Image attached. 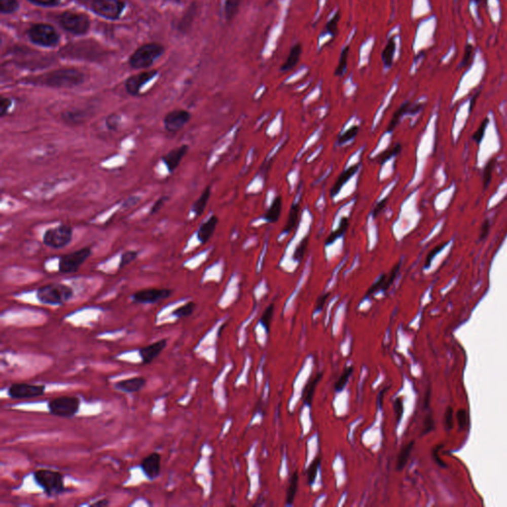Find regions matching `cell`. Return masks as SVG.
<instances>
[{"label": "cell", "instance_id": "cell-1", "mask_svg": "<svg viewBox=\"0 0 507 507\" xmlns=\"http://www.w3.org/2000/svg\"><path fill=\"white\" fill-rule=\"evenodd\" d=\"M85 82L83 73L75 68L57 69L36 79L33 83L53 88H73Z\"/></svg>", "mask_w": 507, "mask_h": 507}, {"label": "cell", "instance_id": "cell-2", "mask_svg": "<svg viewBox=\"0 0 507 507\" xmlns=\"http://www.w3.org/2000/svg\"><path fill=\"white\" fill-rule=\"evenodd\" d=\"M37 299L47 305H63L74 296V289L63 283H50L37 291Z\"/></svg>", "mask_w": 507, "mask_h": 507}, {"label": "cell", "instance_id": "cell-3", "mask_svg": "<svg viewBox=\"0 0 507 507\" xmlns=\"http://www.w3.org/2000/svg\"><path fill=\"white\" fill-rule=\"evenodd\" d=\"M35 483L48 496H56L64 491L63 476L52 469H38L33 474Z\"/></svg>", "mask_w": 507, "mask_h": 507}, {"label": "cell", "instance_id": "cell-4", "mask_svg": "<svg viewBox=\"0 0 507 507\" xmlns=\"http://www.w3.org/2000/svg\"><path fill=\"white\" fill-rule=\"evenodd\" d=\"M165 48L157 43H150L140 47L130 58L129 63L134 68H146L152 65L154 62L159 59Z\"/></svg>", "mask_w": 507, "mask_h": 507}, {"label": "cell", "instance_id": "cell-5", "mask_svg": "<svg viewBox=\"0 0 507 507\" xmlns=\"http://www.w3.org/2000/svg\"><path fill=\"white\" fill-rule=\"evenodd\" d=\"M73 233V227L66 224L49 228L43 235V243L51 249H62L70 244L74 236Z\"/></svg>", "mask_w": 507, "mask_h": 507}, {"label": "cell", "instance_id": "cell-6", "mask_svg": "<svg viewBox=\"0 0 507 507\" xmlns=\"http://www.w3.org/2000/svg\"><path fill=\"white\" fill-rule=\"evenodd\" d=\"M81 401L78 396H60L48 402L49 412L58 417L71 418L78 414Z\"/></svg>", "mask_w": 507, "mask_h": 507}, {"label": "cell", "instance_id": "cell-7", "mask_svg": "<svg viewBox=\"0 0 507 507\" xmlns=\"http://www.w3.org/2000/svg\"><path fill=\"white\" fill-rule=\"evenodd\" d=\"M91 254V249L85 247L75 252L63 255L59 260V272L63 275L77 273Z\"/></svg>", "mask_w": 507, "mask_h": 507}, {"label": "cell", "instance_id": "cell-8", "mask_svg": "<svg viewBox=\"0 0 507 507\" xmlns=\"http://www.w3.org/2000/svg\"><path fill=\"white\" fill-rule=\"evenodd\" d=\"M30 40L36 45L43 47H55L60 41V35L57 30L47 24H37L28 31Z\"/></svg>", "mask_w": 507, "mask_h": 507}, {"label": "cell", "instance_id": "cell-9", "mask_svg": "<svg viewBox=\"0 0 507 507\" xmlns=\"http://www.w3.org/2000/svg\"><path fill=\"white\" fill-rule=\"evenodd\" d=\"M60 24L64 30L76 35H84L90 27L89 18L85 14L75 12H64L60 17Z\"/></svg>", "mask_w": 507, "mask_h": 507}, {"label": "cell", "instance_id": "cell-10", "mask_svg": "<svg viewBox=\"0 0 507 507\" xmlns=\"http://www.w3.org/2000/svg\"><path fill=\"white\" fill-rule=\"evenodd\" d=\"M90 7L93 12L101 17L115 20L122 14L125 8V3L121 0H93Z\"/></svg>", "mask_w": 507, "mask_h": 507}, {"label": "cell", "instance_id": "cell-11", "mask_svg": "<svg viewBox=\"0 0 507 507\" xmlns=\"http://www.w3.org/2000/svg\"><path fill=\"white\" fill-rule=\"evenodd\" d=\"M46 392L45 385L16 382L9 386L7 394L12 400H31L42 396Z\"/></svg>", "mask_w": 507, "mask_h": 507}, {"label": "cell", "instance_id": "cell-12", "mask_svg": "<svg viewBox=\"0 0 507 507\" xmlns=\"http://www.w3.org/2000/svg\"><path fill=\"white\" fill-rule=\"evenodd\" d=\"M171 295L172 291L169 288H147L135 293L132 299L135 303L153 304L169 298Z\"/></svg>", "mask_w": 507, "mask_h": 507}, {"label": "cell", "instance_id": "cell-13", "mask_svg": "<svg viewBox=\"0 0 507 507\" xmlns=\"http://www.w3.org/2000/svg\"><path fill=\"white\" fill-rule=\"evenodd\" d=\"M191 118V114L185 109H175L166 114L164 118V127L169 133L178 132L187 125Z\"/></svg>", "mask_w": 507, "mask_h": 507}, {"label": "cell", "instance_id": "cell-14", "mask_svg": "<svg viewBox=\"0 0 507 507\" xmlns=\"http://www.w3.org/2000/svg\"><path fill=\"white\" fill-rule=\"evenodd\" d=\"M157 75H158L157 70H151L130 77L125 84L127 92L133 96L139 95L142 87L146 84H148L149 82H151L155 77H157Z\"/></svg>", "mask_w": 507, "mask_h": 507}, {"label": "cell", "instance_id": "cell-15", "mask_svg": "<svg viewBox=\"0 0 507 507\" xmlns=\"http://www.w3.org/2000/svg\"><path fill=\"white\" fill-rule=\"evenodd\" d=\"M168 341L167 339H162L160 341H157L151 345H148L146 347L140 348L138 350L139 357L141 358L143 365H148L153 363L155 359H157L164 349L167 347Z\"/></svg>", "mask_w": 507, "mask_h": 507}, {"label": "cell", "instance_id": "cell-16", "mask_svg": "<svg viewBox=\"0 0 507 507\" xmlns=\"http://www.w3.org/2000/svg\"><path fill=\"white\" fill-rule=\"evenodd\" d=\"M161 461L162 457L159 453H152L143 459L141 468L146 478L153 481L156 480L161 474Z\"/></svg>", "mask_w": 507, "mask_h": 507}, {"label": "cell", "instance_id": "cell-17", "mask_svg": "<svg viewBox=\"0 0 507 507\" xmlns=\"http://www.w3.org/2000/svg\"><path fill=\"white\" fill-rule=\"evenodd\" d=\"M189 151H190L189 145L185 144V145H182L177 148L170 150L169 153H167L162 158V161L165 164V166L167 167L169 173H172L175 169H177L182 160L185 158V156L188 154Z\"/></svg>", "mask_w": 507, "mask_h": 507}, {"label": "cell", "instance_id": "cell-18", "mask_svg": "<svg viewBox=\"0 0 507 507\" xmlns=\"http://www.w3.org/2000/svg\"><path fill=\"white\" fill-rule=\"evenodd\" d=\"M147 383V380L143 377H135L127 380H120L114 384L116 389L126 393H135L141 391Z\"/></svg>", "mask_w": 507, "mask_h": 507}, {"label": "cell", "instance_id": "cell-19", "mask_svg": "<svg viewBox=\"0 0 507 507\" xmlns=\"http://www.w3.org/2000/svg\"><path fill=\"white\" fill-rule=\"evenodd\" d=\"M218 221V217L216 215H212L208 220L200 225L199 229L197 230V239L201 244H206L211 239Z\"/></svg>", "mask_w": 507, "mask_h": 507}, {"label": "cell", "instance_id": "cell-20", "mask_svg": "<svg viewBox=\"0 0 507 507\" xmlns=\"http://www.w3.org/2000/svg\"><path fill=\"white\" fill-rule=\"evenodd\" d=\"M301 53H302V46H301V44L297 43L291 49V52H289L285 62L282 63V65L280 66V71L286 73V71L294 69L297 65V63H299Z\"/></svg>", "mask_w": 507, "mask_h": 507}, {"label": "cell", "instance_id": "cell-21", "mask_svg": "<svg viewBox=\"0 0 507 507\" xmlns=\"http://www.w3.org/2000/svg\"><path fill=\"white\" fill-rule=\"evenodd\" d=\"M359 169V165H354L352 167H350L349 169L344 170L340 175H339L336 183L334 184V186L332 187V189L330 190V193H331V197H334L338 194L340 192V190H342L343 186L357 172V170Z\"/></svg>", "mask_w": 507, "mask_h": 507}, {"label": "cell", "instance_id": "cell-22", "mask_svg": "<svg viewBox=\"0 0 507 507\" xmlns=\"http://www.w3.org/2000/svg\"><path fill=\"white\" fill-rule=\"evenodd\" d=\"M211 195V188L207 187L202 191L200 196L195 200V202L191 205V212L194 214L195 217L201 216L203 212L205 210V207L208 203V200Z\"/></svg>", "mask_w": 507, "mask_h": 507}, {"label": "cell", "instance_id": "cell-23", "mask_svg": "<svg viewBox=\"0 0 507 507\" xmlns=\"http://www.w3.org/2000/svg\"><path fill=\"white\" fill-rule=\"evenodd\" d=\"M281 209H282V197L278 195L274 199L268 211L265 214V219L269 223L277 222L281 213Z\"/></svg>", "mask_w": 507, "mask_h": 507}, {"label": "cell", "instance_id": "cell-24", "mask_svg": "<svg viewBox=\"0 0 507 507\" xmlns=\"http://www.w3.org/2000/svg\"><path fill=\"white\" fill-rule=\"evenodd\" d=\"M300 205L298 203H294L291 207V210H289V215H288V218H287V221L282 229V233L284 234H287V233H291L298 224L299 222V218H300Z\"/></svg>", "mask_w": 507, "mask_h": 507}, {"label": "cell", "instance_id": "cell-25", "mask_svg": "<svg viewBox=\"0 0 507 507\" xmlns=\"http://www.w3.org/2000/svg\"><path fill=\"white\" fill-rule=\"evenodd\" d=\"M87 119V113L83 110H74L67 111L63 114V120L69 125H79L83 124Z\"/></svg>", "mask_w": 507, "mask_h": 507}, {"label": "cell", "instance_id": "cell-26", "mask_svg": "<svg viewBox=\"0 0 507 507\" xmlns=\"http://www.w3.org/2000/svg\"><path fill=\"white\" fill-rule=\"evenodd\" d=\"M395 48H396L395 40L393 38H390L388 40V42L386 43V45L382 51V54H381L382 62L386 67H389L392 64L394 53H395Z\"/></svg>", "mask_w": 507, "mask_h": 507}, {"label": "cell", "instance_id": "cell-27", "mask_svg": "<svg viewBox=\"0 0 507 507\" xmlns=\"http://www.w3.org/2000/svg\"><path fill=\"white\" fill-rule=\"evenodd\" d=\"M410 107H411L410 102H408V101H407V102L403 103V104H402V105L401 106V107H400V108H399L395 112H394V114H393V116H392V118H391V120H390V122H389V124H388V127H387V132H392V131L395 129V127L397 126V124L400 123V121H401L402 116H403L404 114H406V113H408V112H409Z\"/></svg>", "mask_w": 507, "mask_h": 507}, {"label": "cell", "instance_id": "cell-28", "mask_svg": "<svg viewBox=\"0 0 507 507\" xmlns=\"http://www.w3.org/2000/svg\"><path fill=\"white\" fill-rule=\"evenodd\" d=\"M241 2H242V0H226L225 1L224 12H225V18L227 21H231L237 16V14L240 10Z\"/></svg>", "mask_w": 507, "mask_h": 507}, {"label": "cell", "instance_id": "cell-29", "mask_svg": "<svg viewBox=\"0 0 507 507\" xmlns=\"http://www.w3.org/2000/svg\"><path fill=\"white\" fill-rule=\"evenodd\" d=\"M348 226H349V219L347 217L342 218V220H341V222L339 224L338 228L335 229L333 232L329 235V237L326 239L325 245L328 246V245H331L332 243H334L343 234H345V232L348 229Z\"/></svg>", "mask_w": 507, "mask_h": 507}, {"label": "cell", "instance_id": "cell-30", "mask_svg": "<svg viewBox=\"0 0 507 507\" xmlns=\"http://www.w3.org/2000/svg\"><path fill=\"white\" fill-rule=\"evenodd\" d=\"M402 147L401 144H395L394 146L390 147V148L386 149L384 152L380 153V155L376 158V161L382 165L384 164L385 162H387L388 160H390L392 157L399 155L401 152H402Z\"/></svg>", "mask_w": 507, "mask_h": 507}, {"label": "cell", "instance_id": "cell-31", "mask_svg": "<svg viewBox=\"0 0 507 507\" xmlns=\"http://www.w3.org/2000/svg\"><path fill=\"white\" fill-rule=\"evenodd\" d=\"M349 51H350V48L349 46L345 47L340 55V58H339L338 64H337V67L335 69V76L337 77H342L346 74V70H347V66H348V57H349Z\"/></svg>", "mask_w": 507, "mask_h": 507}, {"label": "cell", "instance_id": "cell-32", "mask_svg": "<svg viewBox=\"0 0 507 507\" xmlns=\"http://www.w3.org/2000/svg\"><path fill=\"white\" fill-rule=\"evenodd\" d=\"M195 307H196V304L194 302H192V301H190V302L186 303L185 305L179 306L175 310H173L172 313H171V315L176 317L178 319L179 318L190 316L194 312Z\"/></svg>", "mask_w": 507, "mask_h": 507}, {"label": "cell", "instance_id": "cell-33", "mask_svg": "<svg viewBox=\"0 0 507 507\" xmlns=\"http://www.w3.org/2000/svg\"><path fill=\"white\" fill-rule=\"evenodd\" d=\"M413 446H414V442H410L402 449V452L399 456V460H397V469H402L407 464V461L409 459V456L411 454Z\"/></svg>", "mask_w": 507, "mask_h": 507}, {"label": "cell", "instance_id": "cell-34", "mask_svg": "<svg viewBox=\"0 0 507 507\" xmlns=\"http://www.w3.org/2000/svg\"><path fill=\"white\" fill-rule=\"evenodd\" d=\"M340 19H341V13H340V11H338L333 16L332 19H330L329 21L327 22V24L325 26V29H324V32H326L330 36L334 37L337 34V31H338V25Z\"/></svg>", "mask_w": 507, "mask_h": 507}, {"label": "cell", "instance_id": "cell-35", "mask_svg": "<svg viewBox=\"0 0 507 507\" xmlns=\"http://www.w3.org/2000/svg\"><path fill=\"white\" fill-rule=\"evenodd\" d=\"M19 8V2L17 0H0V10L1 13L9 14L17 11Z\"/></svg>", "mask_w": 507, "mask_h": 507}, {"label": "cell", "instance_id": "cell-36", "mask_svg": "<svg viewBox=\"0 0 507 507\" xmlns=\"http://www.w3.org/2000/svg\"><path fill=\"white\" fill-rule=\"evenodd\" d=\"M139 256V252L138 251H135V250H129V251H126L124 253L121 255L120 257V262H119V269H123L127 267L128 265H130L132 262H134L135 260H137Z\"/></svg>", "mask_w": 507, "mask_h": 507}, {"label": "cell", "instance_id": "cell-37", "mask_svg": "<svg viewBox=\"0 0 507 507\" xmlns=\"http://www.w3.org/2000/svg\"><path fill=\"white\" fill-rule=\"evenodd\" d=\"M297 486H298V475H297V473H295L294 476L292 477L289 487H288V490H287V495H286L287 504H292L294 502L295 497H296V491H297Z\"/></svg>", "mask_w": 507, "mask_h": 507}, {"label": "cell", "instance_id": "cell-38", "mask_svg": "<svg viewBox=\"0 0 507 507\" xmlns=\"http://www.w3.org/2000/svg\"><path fill=\"white\" fill-rule=\"evenodd\" d=\"M121 124V116L118 114H110L106 117L105 125L106 128L109 131H114L116 132L119 126Z\"/></svg>", "mask_w": 507, "mask_h": 507}, {"label": "cell", "instance_id": "cell-39", "mask_svg": "<svg viewBox=\"0 0 507 507\" xmlns=\"http://www.w3.org/2000/svg\"><path fill=\"white\" fill-rule=\"evenodd\" d=\"M307 248H308V236H306L304 239H302L301 242L298 244L295 255H294V259L297 262H300L306 253Z\"/></svg>", "mask_w": 507, "mask_h": 507}, {"label": "cell", "instance_id": "cell-40", "mask_svg": "<svg viewBox=\"0 0 507 507\" xmlns=\"http://www.w3.org/2000/svg\"><path fill=\"white\" fill-rule=\"evenodd\" d=\"M494 167H495V161L492 159L490 160L487 164H486V168H485V170H484V187L485 189H487V187L489 186L490 182H491V177H492V172L494 170Z\"/></svg>", "mask_w": 507, "mask_h": 507}, {"label": "cell", "instance_id": "cell-41", "mask_svg": "<svg viewBox=\"0 0 507 507\" xmlns=\"http://www.w3.org/2000/svg\"><path fill=\"white\" fill-rule=\"evenodd\" d=\"M359 133V126L351 127L349 130H347L345 133H343L338 139L339 144H344L349 142L350 140L354 139Z\"/></svg>", "mask_w": 507, "mask_h": 507}, {"label": "cell", "instance_id": "cell-42", "mask_svg": "<svg viewBox=\"0 0 507 507\" xmlns=\"http://www.w3.org/2000/svg\"><path fill=\"white\" fill-rule=\"evenodd\" d=\"M401 266H402V264H401V263L396 264V265H395V266L391 269V271H390L389 275H386V279H385V282H384V285H383L382 291H384V292H385V291H387V289L389 288V286L393 283V281H394L395 277L397 276L399 273H400Z\"/></svg>", "mask_w": 507, "mask_h": 507}, {"label": "cell", "instance_id": "cell-43", "mask_svg": "<svg viewBox=\"0 0 507 507\" xmlns=\"http://www.w3.org/2000/svg\"><path fill=\"white\" fill-rule=\"evenodd\" d=\"M352 373H353V368H351V367L347 368V369L344 371L343 375L340 377V379H339L338 381H337V383H336V385H335V388H336V390H337V391L342 390V389L345 387V385H346V383L348 382V380L350 379V377H351Z\"/></svg>", "mask_w": 507, "mask_h": 507}, {"label": "cell", "instance_id": "cell-44", "mask_svg": "<svg viewBox=\"0 0 507 507\" xmlns=\"http://www.w3.org/2000/svg\"><path fill=\"white\" fill-rule=\"evenodd\" d=\"M386 275H387L382 274L379 276V278L376 280V282L369 288V291L367 293V296H372V295L378 293L380 289L383 288V285H384V282L386 279Z\"/></svg>", "mask_w": 507, "mask_h": 507}, {"label": "cell", "instance_id": "cell-45", "mask_svg": "<svg viewBox=\"0 0 507 507\" xmlns=\"http://www.w3.org/2000/svg\"><path fill=\"white\" fill-rule=\"evenodd\" d=\"M447 245H448V242H446V243H442V244H440L439 246L435 247V248H434V249H433L430 253L427 255V258H426V261H425V267H424L425 269H427V268H429V267L431 266V263H432V261L434 260V258L436 257V255H438V254L440 253V252L443 250L444 248H445Z\"/></svg>", "mask_w": 507, "mask_h": 507}, {"label": "cell", "instance_id": "cell-46", "mask_svg": "<svg viewBox=\"0 0 507 507\" xmlns=\"http://www.w3.org/2000/svg\"><path fill=\"white\" fill-rule=\"evenodd\" d=\"M488 125V119H486L485 121L482 122L481 126L478 129V131L474 134L473 136V139L474 141H476L478 144H480L482 141H483V138L485 136V133H486V127Z\"/></svg>", "mask_w": 507, "mask_h": 507}, {"label": "cell", "instance_id": "cell-47", "mask_svg": "<svg viewBox=\"0 0 507 507\" xmlns=\"http://www.w3.org/2000/svg\"><path fill=\"white\" fill-rule=\"evenodd\" d=\"M473 55H474V48L472 45L468 44L465 46V53H464V57H463L462 64H461L462 67H466L469 65V63L472 62V59H473Z\"/></svg>", "mask_w": 507, "mask_h": 507}, {"label": "cell", "instance_id": "cell-48", "mask_svg": "<svg viewBox=\"0 0 507 507\" xmlns=\"http://www.w3.org/2000/svg\"><path fill=\"white\" fill-rule=\"evenodd\" d=\"M273 313H274V305L271 304L267 309L266 311L264 312L263 316H262V319H261V324L265 327V328H268L269 325H270V322L272 320V317H273Z\"/></svg>", "mask_w": 507, "mask_h": 507}, {"label": "cell", "instance_id": "cell-49", "mask_svg": "<svg viewBox=\"0 0 507 507\" xmlns=\"http://www.w3.org/2000/svg\"><path fill=\"white\" fill-rule=\"evenodd\" d=\"M11 105H12V100L10 98L2 97L0 99V117L6 116Z\"/></svg>", "mask_w": 507, "mask_h": 507}, {"label": "cell", "instance_id": "cell-50", "mask_svg": "<svg viewBox=\"0 0 507 507\" xmlns=\"http://www.w3.org/2000/svg\"><path fill=\"white\" fill-rule=\"evenodd\" d=\"M167 200H168V197H167V196H165V195H164V196H161V197H160V198H159V199H158V200H157V201L153 204V206H152V208H151V210H150V215H155L156 213H158V212L160 211V210L164 207V205H165V203H166V201H167Z\"/></svg>", "mask_w": 507, "mask_h": 507}, {"label": "cell", "instance_id": "cell-51", "mask_svg": "<svg viewBox=\"0 0 507 507\" xmlns=\"http://www.w3.org/2000/svg\"><path fill=\"white\" fill-rule=\"evenodd\" d=\"M320 379V375H318L316 378L313 380L312 383L310 384L308 390H307V393H306V396H305V402H306V405H310V403L312 402V397H313V393H314V389H315V386H316L317 382L318 380Z\"/></svg>", "mask_w": 507, "mask_h": 507}, {"label": "cell", "instance_id": "cell-52", "mask_svg": "<svg viewBox=\"0 0 507 507\" xmlns=\"http://www.w3.org/2000/svg\"><path fill=\"white\" fill-rule=\"evenodd\" d=\"M140 199H141V197H140V196H136V195H134V196H130V197H128L126 200L123 202V204H122L121 208H122V209H129V208H131V207L135 206V205H136V204L140 201Z\"/></svg>", "mask_w": 507, "mask_h": 507}, {"label": "cell", "instance_id": "cell-53", "mask_svg": "<svg viewBox=\"0 0 507 507\" xmlns=\"http://www.w3.org/2000/svg\"><path fill=\"white\" fill-rule=\"evenodd\" d=\"M318 469H319V460H316L315 462L312 463V465L310 466L309 472H308V478H309V482L311 484H313L315 479H316Z\"/></svg>", "mask_w": 507, "mask_h": 507}, {"label": "cell", "instance_id": "cell-54", "mask_svg": "<svg viewBox=\"0 0 507 507\" xmlns=\"http://www.w3.org/2000/svg\"><path fill=\"white\" fill-rule=\"evenodd\" d=\"M28 1L41 6H56L61 2V0H28Z\"/></svg>", "mask_w": 507, "mask_h": 507}, {"label": "cell", "instance_id": "cell-55", "mask_svg": "<svg viewBox=\"0 0 507 507\" xmlns=\"http://www.w3.org/2000/svg\"><path fill=\"white\" fill-rule=\"evenodd\" d=\"M386 203H387V197H386V198H384V199H382V200H380L379 203H377L376 207H375V208H374V210H373V217H374V218H377V217L380 215V212L382 211V210L384 209V207H385Z\"/></svg>", "mask_w": 507, "mask_h": 507}, {"label": "cell", "instance_id": "cell-56", "mask_svg": "<svg viewBox=\"0 0 507 507\" xmlns=\"http://www.w3.org/2000/svg\"><path fill=\"white\" fill-rule=\"evenodd\" d=\"M489 231H490V222H489V220H486V221L483 223L482 227H481L480 240H485L486 237H487V235H488Z\"/></svg>", "mask_w": 507, "mask_h": 507}, {"label": "cell", "instance_id": "cell-57", "mask_svg": "<svg viewBox=\"0 0 507 507\" xmlns=\"http://www.w3.org/2000/svg\"><path fill=\"white\" fill-rule=\"evenodd\" d=\"M445 419H446V425L449 429H451L453 427V408L452 407H449L446 411V414H445Z\"/></svg>", "mask_w": 507, "mask_h": 507}, {"label": "cell", "instance_id": "cell-58", "mask_svg": "<svg viewBox=\"0 0 507 507\" xmlns=\"http://www.w3.org/2000/svg\"><path fill=\"white\" fill-rule=\"evenodd\" d=\"M328 296H329L328 294H325V295H323V296H321L319 297V298H318V301H317L316 303V307H315V314L318 313V312H320V311L322 310V308H323V306H324V304H325V301H326V299H327V297H328Z\"/></svg>", "mask_w": 507, "mask_h": 507}, {"label": "cell", "instance_id": "cell-59", "mask_svg": "<svg viewBox=\"0 0 507 507\" xmlns=\"http://www.w3.org/2000/svg\"><path fill=\"white\" fill-rule=\"evenodd\" d=\"M458 420H459L460 427L462 429L465 428V426L466 425V412H465L464 409L459 410V412H458Z\"/></svg>", "mask_w": 507, "mask_h": 507}, {"label": "cell", "instance_id": "cell-60", "mask_svg": "<svg viewBox=\"0 0 507 507\" xmlns=\"http://www.w3.org/2000/svg\"><path fill=\"white\" fill-rule=\"evenodd\" d=\"M109 503H110V502H109L107 499H100V500H98V501H95V502L91 503V504H90V506L105 507L108 506V505H109Z\"/></svg>", "mask_w": 507, "mask_h": 507}, {"label": "cell", "instance_id": "cell-61", "mask_svg": "<svg viewBox=\"0 0 507 507\" xmlns=\"http://www.w3.org/2000/svg\"><path fill=\"white\" fill-rule=\"evenodd\" d=\"M474 1H475L477 4H480V3H481V2H483L484 0H474Z\"/></svg>", "mask_w": 507, "mask_h": 507}, {"label": "cell", "instance_id": "cell-62", "mask_svg": "<svg viewBox=\"0 0 507 507\" xmlns=\"http://www.w3.org/2000/svg\"><path fill=\"white\" fill-rule=\"evenodd\" d=\"M171 1H173V2H179V0H171Z\"/></svg>", "mask_w": 507, "mask_h": 507}]
</instances>
